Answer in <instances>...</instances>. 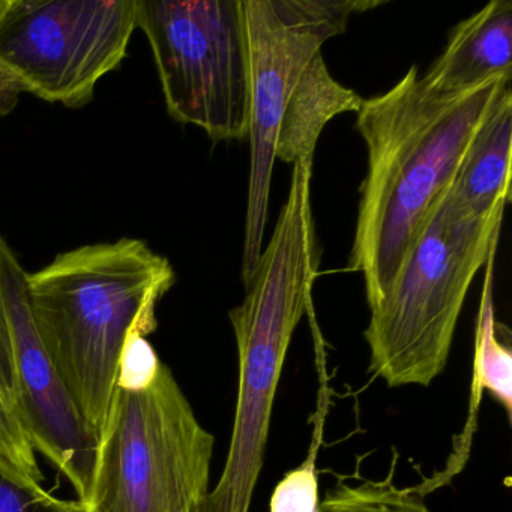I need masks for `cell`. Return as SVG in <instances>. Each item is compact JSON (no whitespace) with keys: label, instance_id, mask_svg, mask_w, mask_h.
<instances>
[{"label":"cell","instance_id":"10","mask_svg":"<svg viewBox=\"0 0 512 512\" xmlns=\"http://www.w3.org/2000/svg\"><path fill=\"white\" fill-rule=\"evenodd\" d=\"M512 2L493 0L458 23L439 58L422 74L442 95L472 91L496 79H511Z\"/></svg>","mask_w":512,"mask_h":512},{"label":"cell","instance_id":"14","mask_svg":"<svg viewBox=\"0 0 512 512\" xmlns=\"http://www.w3.org/2000/svg\"><path fill=\"white\" fill-rule=\"evenodd\" d=\"M398 452H392L385 478L362 479L338 476L334 487L320 500L319 512H433L424 494L397 484Z\"/></svg>","mask_w":512,"mask_h":512},{"label":"cell","instance_id":"12","mask_svg":"<svg viewBox=\"0 0 512 512\" xmlns=\"http://www.w3.org/2000/svg\"><path fill=\"white\" fill-rule=\"evenodd\" d=\"M497 245L491 248L490 256L484 266L485 274L475 331L469 416H467L463 433L455 439L454 454L449 458L445 469L440 473H434L431 478L425 479V484L431 491L448 484L466 464L473 434H475L476 424H478L479 403H481L484 392H488L505 409L506 418L511 421L512 352L509 346L503 344L497 337V323L496 317H494L493 281Z\"/></svg>","mask_w":512,"mask_h":512},{"label":"cell","instance_id":"8","mask_svg":"<svg viewBox=\"0 0 512 512\" xmlns=\"http://www.w3.org/2000/svg\"><path fill=\"white\" fill-rule=\"evenodd\" d=\"M136 29L137 0H0V67L28 94L80 109Z\"/></svg>","mask_w":512,"mask_h":512},{"label":"cell","instance_id":"2","mask_svg":"<svg viewBox=\"0 0 512 512\" xmlns=\"http://www.w3.org/2000/svg\"><path fill=\"white\" fill-rule=\"evenodd\" d=\"M176 281L140 239L85 245L26 278L47 353L80 415L100 440L128 338L157 329V307Z\"/></svg>","mask_w":512,"mask_h":512},{"label":"cell","instance_id":"6","mask_svg":"<svg viewBox=\"0 0 512 512\" xmlns=\"http://www.w3.org/2000/svg\"><path fill=\"white\" fill-rule=\"evenodd\" d=\"M248 65L250 173L241 274L256 271L269 218L278 128L311 59L344 34L350 17L380 7L374 0H239Z\"/></svg>","mask_w":512,"mask_h":512},{"label":"cell","instance_id":"7","mask_svg":"<svg viewBox=\"0 0 512 512\" xmlns=\"http://www.w3.org/2000/svg\"><path fill=\"white\" fill-rule=\"evenodd\" d=\"M167 112L214 142L248 133V65L239 0H137Z\"/></svg>","mask_w":512,"mask_h":512},{"label":"cell","instance_id":"9","mask_svg":"<svg viewBox=\"0 0 512 512\" xmlns=\"http://www.w3.org/2000/svg\"><path fill=\"white\" fill-rule=\"evenodd\" d=\"M28 272L0 235V299L10 323L16 367V409L35 451L43 454L76 490L88 497L97 458L98 436L80 415L35 325Z\"/></svg>","mask_w":512,"mask_h":512},{"label":"cell","instance_id":"4","mask_svg":"<svg viewBox=\"0 0 512 512\" xmlns=\"http://www.w3.org/2000/svg\"><path fill=\"white\" fill-rule=\"evenodd\" d=\"M215 437L163 362L121 367L83 512H200Z\"/></svg>","mask_w":512,"mask_h":512},{"label":"cell","instance_id":"1","mask_svg":"<svg viewBox=\"0 0 512 512\" xmlns=\"http://www.w3.org/2000/svg\"><path fill=\"white\" fill-rule=\"evenodd\" d=\"M511 89L496 79L458 95L434 92L412 67L389 91L362 101L356 128L367 148L350 271L368 307L385 298L473 137Z\"/></svg>","mask_w":512,"mask_h":512},{"label":"cell","instance_id":"16","mask_svg":"<svg viewBox=\"0 0 512 512\" xmlns=\"http://www.w3.org/2000/svg\"><path fill=\"white\" fill-rule=\"evenodd\" d=\"M322 443V425L314 430L307 458L290 470L274 488L269 512H319V475L316 460Z\"/></svg>","mask_w":512,"mask_h":512},{"label":"cell","instance_id":"15","mask_svg":"<svg viewBox=\"0 0 512 512\" xmlns=\"http://www.w3.org/2000/svg\"><path fill=\"white\" fill-rule=\"evenodd\" d=\"M0 469L23 484L43 487L44 475L37 451L17 413L16 407L0 391Z\"/></svg>","mask_w":512,"mask_h":512},{"label":"cell","instance_id":"5","mask_svg":"<svg viewBox=\"0 0 512 512\" xmlns=\"http://www.w3.org/2000/svg\"><path fill=\"white\" fill-rule=\"evenodd\" d=\"M502 220L470 217L449 187L443 191L391 289L370 308L364 337L374 377L389 388L430 386L445 371L467 293L499 244Z\"/></svg>","mask_w":512,"mask_h":512},{"label":"cell","instance_id":"18","mask_svg":"<svg viewBox=\"0 0 512 512\" xmlns=\"http://www.w3.org/2000/svg\"><path fill=\"white\" fill-rule=\"evenodd\" d=\"M0 391L4 392L7 400L16 407L17 379L13 343H11L10 323H8L7 311L2 299H0Z\"/></svg>","mask_w":512,"mask_h":512},{"label":"cell","instance_id":"3","mask_svg":"<svg viewBox=\"0 0 512 512\" xmlns=\"http://www.w3.org/2000/svg\"><path fill=\"white\" fill-rule=\"evenodd\" d=\"M310 167H293L289 194L263 247L247 295L229 313L239 358L229 454L200 512H250L265 461L272 410L293 334L317 277Z\"/></svg>","mask_w":512,"mask_h":512},{"label":"cell","instance_id":"19","mask_svg":"<svg viewBox=\"0 0 512 512\" xmlns=\"http://www.w3.org/2000/svg\"><path fill=\"white\" fill-rule=\"evenodd\" d=\"M25 92L22 83L0 67V116L10 115L19 104L20 95Z\"/></svg>","mask_w":512,"mask_h":512},{"label":"cell","instance_id":"11","mask_svg":"<svg viewBox=\"0 0 512 512\" xmlns=\"http://www.w3.org/2000/svg\"><path fill=\"white\" fill-rule=\"evenodd\" d=\"M512 94H503L467 148L449 185L452 202L478 220L499 217L511 199Z\"/></svg>","mask_w":512,"mask_h":512},{"label":"cell","instance_id":"17","mask_svg":"<svg viewBox=\"0 0 512 512\" xmlns=\"http://www.w3.org/2000/svg\"><path fill=\"white\" fill-rule=\"evenodd\" d=\"M0 512H83L79 500H64L43 487L23 484L0 469Z\"/></svg>","mask_w":512,"mask_h":512},{"label":"cell","instance_id":"13","mask_svg":"<svg viewBox=\"0 0 512 512\" xmlns=\"http://www.w3.org/2000/svg\"><path fill=\"white\" fill-rule=\"evenodd\" d=\"M362 101L361 95L332 77L322 52L317 53L287 101L278 128L275 158L290 164L313 163L326 125L343 113H358Z\"/></svg>","mask_w":512,"mask_h":512}]
</instances>
